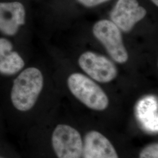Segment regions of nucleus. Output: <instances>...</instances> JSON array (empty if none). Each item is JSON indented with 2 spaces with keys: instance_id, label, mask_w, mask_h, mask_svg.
<instances>
[{
  "instance_id": "1",
  "label": "nucleus",
  "mask_w": 158,
  "mask_h": 158,
  "mask_svg": "<svg viewBox=\"0 0 158 158\" xmlns=\"http://www.w3.org/2000/svg\"><path fill=\"white\" fill-rule=\"evenodd\" d=\"M45 87L40 68L27 66L14 77L0 85V108L6 127L13 132L23 125L34 111Z\"/></svg>"
},
{
  "instance_id": "2",
  "label": "nucleus",
  "mask_w": 158,
  "mask_h": 158,
  "mask_svg": "<svg viewBox=\"0 0 158 158\" xmlns=\"http://www.w3.org/2000/svg\"><path fill=\"white\" fill-rule=\"evenodd\" d=\"M28 11L21 0H0V35L24 45Z\"/></svg>"
},
{
  "instance_id": "3",
  "label": "nucleus",
  "mask_w": 158,
  "mask_h": 158,
  "mask_svg": "<svg viewBox=\"0 0 158 158\" xmlns=\"http://www.w3.org/2000/svg\"><path fill=\"white\" fill-rule=\"evenodd\" d=\"M69 89L79 101L87 107L102 111L108 106L107 94L102 88L83 74H72L68 79Z\"/></svg>"
},
{
  "instance_id": "4",
  "label": "nucleus",
  "mask_w": 158,
  "mask_h": 158,
  "mask_svg": "<svg viewBox=\"0 0 158 158\" xmlns=\"http://www.w3.org/2000/svg\"><path fill=\"white\" fill-rule=\"evenodd\" d=\"M23 45L0 35V85L14 77L27 66Z\"/></svg>"
},
{
  "instance_id": "5",
  "label": "nucleus",
  "mask_w": 158,
  "mask_h": 158,
  "mask_svg": "<svg viewBox=\"0 0 158 158\" xmlns=\"http://www.w3.org/2000/svg\"><path fill=\"white\" fill-rule=\"evenodd\" d=\"M51 144L57 158H81V137L77 130L69 125H57L51 134Z\"/></svg>"
},
{
  "instance_id": "6",
  "label": "nucleus",
  "mask_w": 158,
  "mask_h": 158,
  "mask_svg": "<svg viewBox=\"0 0 158 158\" xmlns=\"http://www.w3.org/2000/svg\"><path fill=\"white\" fill-rule=\"evenodd\" d=\"M93 32L114 60L124 63L128 60V53L124 45L121 31L111 21L102 19L98 21L93 27Z\"/></svg>"
},
{
  "instance_id": "7",
  "label": "nucleus",
  "mask_w": 158,
  "mask_h": 158,
  "mask_svg": "<svg viewBox=\"0 0 158 158\" xmlns=\"http://www.w3.org/2000/svg\"><path fill=\"white\" fill-rule=\"evenodd\" d=\"M79 64L85 73L100 83L111 81L118 74L116 66L110 60L92 52L83 53L79 57Z\"/></svg>"
},
{
  "instance_id": "8",
  "label": "nucleus",
  "mask_w": 158,
  "mask_h": 158,
  "mask_svg": "<svg viewBox=\"0 0 158 158\" xmlns=\"http://www.w3.org/2000/svg\"><path fill=\"white\" fill-rule=\"evenodd\" d=\"M147 14V10L137 0H118L110 13L113 22L124 32H130Z\"/></svg>"
},
{
  "instance_id": "9",
  "label": "nucleus",
  "mask_w": 158,
  "mask_h": 158,
  "mask_svg": "<svg viewBox=\"0 0 158 158\" xmlns=\"http://www.w3.org/2000/svg\"><path fill=\"white\" fill-rule=\"evenodd\" d=\"M82 158H119L113 144L96 131L87 132L83 141Z\"/></svg>"
},
{
  "instance_id": "10",
  "label": "nucleus",
  "mask_w": 158,
  "mask_h": 158,
  "mask_svg": "<svg viewBox=\"0 0 158 158\" xmlns=\"http://www.w3.org/2000/svg\"><path fill=\"white\" fill-rule=\"evenodd\" d=\"M135 115L139 125L147 132H158V102L153 96L145 97L136 104Z\"/></svg>"
},
{
  "instance_id": "11",
  "label": "nucleus",
  "mask_w": 158,
  "mask_h": 158,
  "mask_svg": "<svg viewBox=\"0 0 158 158\" xmlns=\"http://www.w3.org/2000/svg\"><path fill=\"white\" fill-rule=\"evenodd\" d=\"M0 158H21L6 137L0 139Z\"/></svg>"
},
{
  "instance_id": "12",
  "label": "nucleus",
  "mask_w": 158,
  "mask_h": 158,
  "mask_svg": "<svg viewBox=\"0 0 158 158\" xmlns=\"http://www.w3.org/2000/svg\"><path fill=\"white\" fill-rule=\"evenodd\" d=\"M139 158H158V143H153L143 148L139 153Z\"/></svg>"
},
{
  "instance_id": "13",
  "label": "nucleus",
  "mask_w": 158,
  "mask_h": 158,
  "mask_svg": "<svg viewBox=\"0 0 158 158\" xmlns=\"http://www.w3.org/2000/svg\"><path fill=\"white\" fill-rule=\"evenodd\" d=\"M79 2L83 6L87 7H93L98 6L110 0H78Z\"/></svg>"
},
{
  "instance_id": "14",
  "label": "nucleus",
  "mask_w": 158,
  "mask_h": 158,
  "mask_svg": "<svg viewBox=\"0 0 158 158\" xmlns=\"http://www.w3.org/2000/svg\"><path fill=\"white\" fill-rule=\"evenodd\" d=\"M6 123L0 108V139L6 137Z\"/></svg>"
},
{
  "instance_id": "15",
  "label": "nucleus",
  "mask_w": 158,
  "mask_h": 158,
  "mask_svg": "<svg viewBox=\"0 0 158 158\" xmlns=\"http://www.w3.org/2000/svg\"><path fill=\"white\" fill-rule=\"evenodd\" d=\"M155 6H158V0H151Z\"/></svg>"
}]
</instances>
